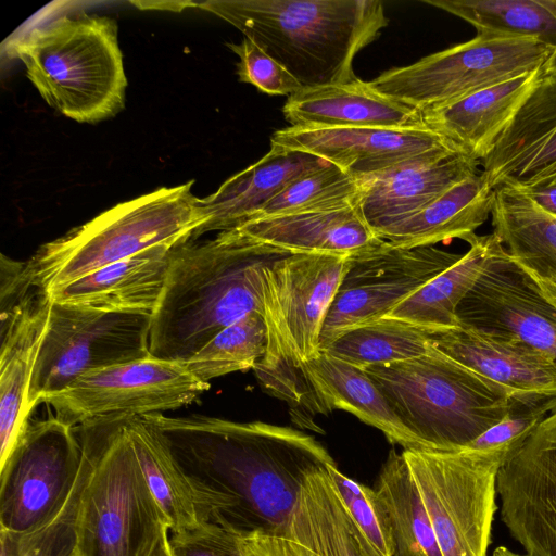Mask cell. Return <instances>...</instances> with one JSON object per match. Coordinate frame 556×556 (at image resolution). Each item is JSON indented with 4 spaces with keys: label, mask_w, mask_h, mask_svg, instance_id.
Listing matches in <instances>:
<instances>
[{
    "label": "cell",
    "mask_w": 556,
    "mask_h": 556,
    "mask_svg": "<svg viewBox=\"0 0 556 556\" xmlns=\"http://www.w3.org/2000/svg\"><path fill=\"white\" fill-rule=\"evenodd\" d=\"M193 181L162 187L116 204L42 244L26 262L7 258L1 292L20 296L52 290L162 243L193 240L205 224Z\"/></svg>",
    "instance_id": "3957f363"
},
{
    "label": "cell",
    "mask_w": 556,
    "mask_h": 556,
    "mask_svg": "<svg viewBox=\"0 0 556 556\" xmlns=\"http://www.w3.org/2000/svg\"><path fill=\"white\" fill-rule=\"evenodd\" d=\"M327 471L353 525L364 556H393V540L383 503L375 489L343 475L334 465Z\"/></svg>",
    "instance_id": "74e56055"
},
{
    "label": "cell",
    "mask_w": 556,
    "mask_h": 556,
    "mask_svg": "<svg viewBox=\"0 0 556 556\" xmlns=\"http://www.w3.org/2000/svg\"><path fill=\"white\" fill-rule=\"evenodd\" d=\"M87 470L88 462L83 450L77 483L60 514L49 523L30 532L0 530V556H76V516Z\"/></svg>",
    "instance_id": "f35d334b"
},
{
    "label": "cell",
    "mask_w": 556,
    "mask_h": 556,
    "mask_svg": "<svg viewBox=\"0 0 556 556\" xmlns=\"http://www.w3.org/2000/svg\"><path fill=\"white\" fill-rule=\"evenodd\" d=\"M556 412V397L539 404L510 401L507 416L466 448L490 450L517 447L547 416Z\"/></svg>",
    "instance_id": "60d3db41"
},
{
    "label": "cell",
    "mask_w": 556,
    "mask_h": 556,
    "mask_svg": "<svg viewBox=\"0 0 556 556\" xmlns=\"http://www.w3.org/2000/svg\"><path fill=\"white\" fill-rule=\"evenodd\" d=\"M168 530L163 533L150 556H172L167 539Z\"/></svg>",
    "instance_id": "bcb514c9"
},
{
    "label": "cell",
    "mask_w": 556,
    "mask_h": 556,
    "mask_svg": "<svg viewBox=\"0 0 556 556\" xmlns=\"http://www.w3.org/2000/svg\"><path fill=\"white\" fill-rule=\"evenodd\" d=\"M375 490L388 514L393 556H442L427 509L403 453L390 451Z\"/></svg>",
    "instance_id": "d6a6232c"
},
{
    "label": "cell",
    "mask_w": 556,
    "mask_h": 556,
    "mask_svg": "<svg viewBox=\"0 0 556 556\" xmlns=\"http://www.w3.org/2000/svg\"><path fill=\"white\" fill-rule=\"evenodd\" d=\"M492 556H527V555H520L517 553H514L509 551L508 548L504 546H498L492 554Z\"/></svg>",
    "instance_id": "681fc988"
},
{
    "label": "cell",
    "mask_w": 556,
    "mask_h": 556,
    "mask_svg": "<svg viewBox=\"0 0 556 556\" xmlns=\"http://www.w3.org/2000/svg\"><path fill=\"white\" fill-rule=\"evenodd\" d=\"M328 163L311 153L270 144L261 160L228 178L214 193L200 199L205 224L194 239L205 232L241 227L291 181Z\"/></svg>",
    "instance_id": "d4e9b609"
},
{
    "label": "cell",
    "mask_w": 556,
    "mask_h": 556,
    "mask_svg": "<svg viewBox=\"0 0 556 556\" xmlns=\"http://www.w3.org/2000/svg\"><path fill=\"white\" fill-rule=\"evenodd\" d=\"M151 316L51 300L34 367L27 410L92 370L151 356Z\"/></svg>",
    "instance_id": "8fae6325"
},
{
    "label": "cell",
    "mask_w": 556,
    "mask_h": 556,
    "mask_svg": "<svg viewBox=\"0 0 556 556\" xmlns=\"http://www.w3.org/2000/svg\"><path fill=\"white\" fill-rule=\"evenodd\" d=\"M76 426L55 416L27 422L0 466V530L30 532L53 520L80 473Z\"/></svg>",
    "instance_id": "7c38bea8"
},
{
    "label": "cell",
    "mask_w": 556,
    "mask_h": 556,
    "mask_svg": "<svg viewBox=\"0 0 556 556\" xmlns=\"http://www.w3.org/2000/svg\"><path fill=\"white\" fill-rule=\"evenodd\" d=\"M285 538L320 556H364L327 468L302 485Z\"/></svg>",
    "instance_id": "1f68e13d"
},
{
    "label": "cell",
    "mask_w": 556,
    "mask_h": 556,
    "mask_svg": "<svg viewBox=\"0 0 556 556\" xmlns=\"http://www.w3.org/2000/svg\"><path fill=\"white\" fill-rule=\"evenodd\" d=\"M265 348L263 316L251 313L223 329L182 364L194 378L210 383L214 378L253 369Z\"/></svg>",
    "instance_id": "8d00e7d4"
},
{
    "label": "cell",
    "mask_w": 556,
    "mask_h": 556,
    "mask_svg": "<svg viewBox=\"0 0 556 556\" xmlns=\"http://www.w3.org/2000/svg\"><path fill=\"white\" fill-rule=\"evenodd\" d=\"M289 254L240 229L177 244L151 316L150 354L184 363L223 329L262 315L264 269Z\"/></svg>",
    "instance_id": "7a4b0ae2"
},
{
    "label": "cell",
    "mask_w": 556,
    "mask_h": 556,
    "mask_svg": "<svg viewBox=\"0 0 556 556\" xmlns=\"http://www.w3.org/2000/svg\"><path fill=\"white\" fill-rule=\"evenodd\" d=\"M349 256L293 253L264 269L266 348L253 370L265 392L288 404L292 421L313 431L320 429L305 368L320 353L324 323Z\"/></svg>",
    "instance_id": "5b68a950"
},
{
    "label": "cell",
    "mask_w": 556,
    "mask_h": 556,
    "mask_svg": "<svg viewBox=\"0 0 556 556\" xmlns=\"http://www.w3.org/2000/svg\"><path fill=\"white\" fill-rule=\"evenodd\" d=\"M430 348V330L386 316L349 330L323 352L365 370L418 357Z\"/></svg>",
    "instance_id": "e575fe53"
},
{
    "label": "cell",
    "mask_w": 556,
    "mask_h": 556,
    "mask_svg": "<svg viewBox=\"0 0 556 556\" xmlns=\"http://www.w3.org/2000/svg\"><path fill=\"white\" fill-rule=\"evenodd\" d=\"M492 194L484 177L475 174L379 237L403 248L434 245L454 238L466 240L491 215Z\"/></svg>",
    "instance_id": "83f0119b"
},
{
    "label": "cell",
    "mask_w": 556,
    "mask_h": 556,
    "mask_svg": "<svg viewBox=\"0 0 556 556\" xmlns=\"http://www.w3.org/2000/svg\"><path fill=\"white\" fill-rule=\"evenodd\" d=\"M481 163L491 189H523L556 170V76L541 74Z\"/></svg>",
    "instance_id": "ffe728a7"
},
{
    "label": "cell",
    "mask_w": 556,
    "mask_h": 556,
    "mask_svg": "<svg viewBox=\"0 0 556 556\" xmlns=\"http://www.w3.org/2000/svg\"><path fill=\"white\" fill-rule=\"evenodd\" d=\"M261 556H320L286 538L252 534L244 536Z\"/></svg>",
    "instance_id": "7bdbcfd3"
},
{
    "label": "cell",
    "mask_w": 556,
    "mask_h": 556,
    "mask_svg": "<svg viewBox=\"0 0 556 556\" xmlns=\"http://www.w3.org/2000/svg\"><path fill=\"white\" fill-rule=\"evenodd\" d=\"M458 324L511 338L556 363V306L500 242L456 309Z\"/></svg>",
    "instance_id": "9a60e30c"
},
{
    "label": "cell",
    "mask_w": 556,
    "mask_h": 556,
    "mask_svg": "<svg viewBox=\"0 0 556 556\" xmlns=\"http://www.w3.org/2000/svg\"><path fill=\"white\" fill-rule=\"evenodd\" d=\"M144 416L192 484L201 522L241 536L285 538L306 479L336 464L318 441L290 427L204 415Z\"/></svg>",
    "instance_id": "6da1fadb"
},
{
    "label": "cell",
    "mask_w": 556,
    "mask_h": 556,
    "mask_svg": "<svg viewBox=\"0 0 556 556\" xmlns=\"http://www.w3.org/2000/svg\"><path fill=\"white\" fill-rule=\"evenodd\" d=\"M493 233L531 276L556 281V217L509 185L493 189Z\"/></svg>",
    "instance_id": "f1b7e54d"
},
{
    "label": "cell",
    "mask_w": 556,
    "mask_h": 556,
    "mask_svg": "<svg viewBox=\"0 0 556 556\" xmlns=\"http://www.w3.org/2000/svg\"><path fill=\"white\" fill-rule=\"evenodd\" d=\"M471 24L477 35L531 37L555 47L556 0H424Z\"/></svg>",
    "instance_id": "836d02e7"
},
{
    "label": "cell",
    "mask_w": 556,
    "mask_h": 556,
    "mask_svg": "<svg viewBox=\"0 0 556 556\" xmlns=\"http://www.w3.org/2000/svg\"><path fill=\"white\" fill-rule=\"evenodd\" d=\"M501 518L527 556H556V412L503 462Z\"/></svg>",
    "instance_id": "2e32d148"
},
{
    "label": "cell",
    "mask_w": 556,
    "mask_h": 556,
    "mask_svg": "<svg viewBox=\"0 0 556 556\" xmlns=\"http://www.w3.org/2000/svg\"><path fill=\"white\" fill-rule=\"evenodd\" d=\"M51 299L30 290L1 307L0 466L28 422L27 396Z\"/></svg>",
    "instance_id": "44dd1931"
},
{
    "label": "cell",
    "mask_w": 556,
    "mask_h": 556,
    "mask_svg": "<svg viewBox=\"0 0 556 556\" xmlns=\"http://www.w3.org/2000/svg\"><path fill=\"white\" fill-rule=\"evenodd\" d=\"M282 113L290 126L301 128L425 127L420 112L357 77L348 83L302 88L288 97Z\"/></svg>",
    "instance_id": "7402d4cb"
},
{
    "label": "cell",
    "mask_w": 556,
    "mask_h": 556,
    "mask_svg": "<svg viewBox=\"0 0 556 556\" xmlns=\"http://www.w3.org/2000/svg\"><path fill=\"white\" fill-rule=\"evenodd\" d=\"M240 538L213 523L167 534L172 556H240Z\"/></svg>",
    "instance_id": "b9f144b4"
},
{
    "label": "cell",
    "mask_w": 556,
    "mask_h": 556,
    "mask_svg": "<svg viewBox=\"0 0 556 556\" xmlns=\"http://www.w3.org/2000/svg\"><path fill=\"white\" fill-rule=\"evenodd\" d=\"M125 416L76 426L88 462L76 516V556H150L168 529L144 479Z\"/></svg>",
    "instance_id": "8992f818"
},
{
    "label": "cell",
    "mask_w": 556,
    "mask_h": 556,
    "mask_svg": "<svg viewBox=\"0 0 556 556\" xmlns=\"http://www.w3.org/2000/svg\"><path fill=\"white\" fill-rule=\"evenodd\" d=\"M542 75L556 76V45L542 66Z\"/></svg>",
    "instance_id": "7dc6e473"
},
{
    "label": "cell",
    "mask_w": 556,
    "mask_h": 556,
    "mask_svg": "<svg viewBox=\"0 0 556 556\" xmlns=\"http://www.w3.org/2000/svg\"><path fill=\"white\" fill-rule=\"evenodd\" d=\"M462 255L434 245L397 247L383 239L351 254L324 323L320 352L349 330L388 316Z\"/></svg>",
    "instance_id": "4fadbf2b"
},
{
    "label": "cell",
    "mask_w": 556,
    "mask_h": 556,
    "mask_svg": "<svg viewBox=\"0 0 556 556\" xmlns=\"http://www.w3.org/2000/svg\"><path fill=\"white\" fill-rule=\"evenodd\" d=\"M210 389L182 363L149 356L84 374L47 396L55 417L77 426L121 415H147L187 406Z\"/></svg>",
    "instance_id": "5bb4252c"
},
{
    "label": "cell",
    "mask_w": 556,
    "mask_h": 556,
    "mask_svg": "<svg viewBox=\"0 0 556 556\" xmlns=\"http://www.w3.org/2000/svg\"><path fill=\"white\" fill-rule=\"evenodd\" d=\"M238 55V79L251 84L269 96H292L301 90V84L275 59L249 38L240 43H227Z\"/></svg>",
    "instance_id": "ab89813d"
},
{
    "label": "cell",
    "mask_w": 556,
    "mask_h": 556,
    "mask_svg": "<svg viewBox=\"0 0 556 556\" xmlns=\"http://www.w3.org/2000/svg\"><path fill=\"white\" fill-rule=\"evenodd\" d=\"M361 194L359 179L337 165L328 163L291 181L251 220L288 214L358 207Z\"/></svg>",
    "instance_id": "d590c367"
},
{
    "label": "cell",
    "mask_w": 556,
    "mask_h": 556,
    "mask_svg": "<svg viewBox=\"0 0 556 556\" xmlns=\"http://www.w3.org/2000/svg\"><path fill=\"white\" fill-rule=\"evenodd\" d=\"M431 344L505 390L510 401L539 404L556 397V363L507 337L458 324L430 330Z\"/></svg>",
    "instance_id": "ac0fdd59"
},
{
    "label": "cell",
    "mask_w": 556,
    "mask_h": 556,
    "mask_svg": "<svg viewBox=\"0 0 556 556\" xmlns=\"http://www.w3.org/2000/svg\"><path fill=\"white\" fill-rule=\"evenodd\" d=\"M240 556H261L244 538H240Z\"/></svg>",
    "instance_id": "c3c4849f"
},
{
    "label": "cell",
    "mask_w": 556,
    "mask_h": 556,
    "mask_svg": "<svg viewBox=\"0 0 556 556\" xmlns=\"http://www.w3.org/2000/svg\"><path fill=\"white\" fill-rule=\"evenodd\" d=\"M531 277L535 280L542 294L556 306V281L533 276Z\"/></svg>",
    "instance_id": "f6af8a7d"
},
{
    "label": "cell",
    "mask_w": 556,
    "mask_h": 556,
    "mask_svg": "<svg viewBox=\"0 0 556 556\" xmlns=\"http://www.w3.org/2000/svg\"><path fill=\"white\" fill-rule=\"evenodd\" d=\"M270 144L311 153L359 180L431 151H460L426 127L391 129L290 126L276 130Z\"/></svg>",
    "instance_id": "e0dca14e"
},
{
    "label": "cell",
    "mask_w": 556,
    "mask_h": 556,
    "mask_svg": "<svg viewBox=\"0 0 556 556\" xmlns=\"http://www.w3.org/2000/svg\"><path fill=\"white\" fill-rule=\"evenodd\" d=\"M478 164V160L455 149L421 154L361 179L358 210L379 237L456 184L477 174Z\"/></svg>",
    "instance_id": "d6986e66"
},
{
    "label": "cell",
    "mask_w": 556,
    "mask_h": 556,
    "mask_svg": "<svg viewBox=\"0 0 556 556\" xmlns=\"http://www.w3.org/2000/svg\"><path fill=\"white\" fill-rule=\"evenodd\" d=\"M305 374L315 416L343 409L380 430L390 443L403 450L420 451L418 440L401 422L365 370L320 352L307 363Z\"/></svg>",
    "instance_id": "484cf974"
},
{
    "label": "cell",
    "mask_w": 556,
    "mask_h": 556,
    "mask_svg": "<svg viewBox=\"0 0 556 556\" xmlns=\"http://www.w3.org/2000/svg\"><path fill=\"white\" fill-rule=\"evenodd\" d=\"M542 68L421 113L426 128L481 162L532 92Z\"/></svg>",
    "instance_id": "cb8c5ba5"
},
{
    "label": "cell",
    "mask_w": 556,
    "mask_h": 556,
    "mask_svg": "<svg viewBox=\"0 0 556 556\" xmlns=\"http://www.w3.org/2000/svg\"><path fill=\"white\" fill-rule=\"evenodd\" d=\"M520 190L541 208L556 217V170Z\"/></svg>",
    "instance_id": "ee69618b"
},
{
    "label": "cell",
    "mask_w": 556,
    "mask_h": 556,
    "mask_svg": "<svg viewBox=\"0 0 556 556\" xmlns=\"http://www.w3.org/2000/svg\"><path fill=\"white\" fill-rule=\"evenodd\" d=\"M552 51L536 38L477 35L413 64L390 68L369 83L422 113L542 68Z\"/></svg>",
    "instance_id": "30bf717a"
},
{
    "label": "cell",
    "mask_w": 556,
    "mask_h": 556,
    "mask_svg": "<svg viewBox=\"0 0 556 556\" xmlns=\"http://www.w3.org/2000/svg\"><path fill=\"white\" fill-rule=\"evenodd\" d=\"M125 425L150 491L170 532L199 527L195 492L167 442L144 415H126Z\"/></svg>",
    "instance_id": "f546056e"
},
{
    "label": "cell",
    "mask_w": 556,
    "mask_h": 556,
    "mask_svg": "<svg viewBox=\"0 0 556 556\" xmlns=\"http://www.w3.org/2000/svg\"><path fill=\"white\" fill-rule=\"evenodd\" d=\"M509 448L403 450L442 556H486Z\"/></svg>",
    "instance_id": "9c48e42d"
},
{
    "label": "cell",
    "mask_w": 556,
    "mask_h": 556,
    "mask_svg": "<svg viewBox=\"0 0 556 556\" xmlns=\"http://www.w3.org/2000/svg\"><path fill=\"white\" fill-rule=\"evenodd\" d=\"M469 250L454 265L401 302L388 316L428 330L458 325L456 309L501 242L492 232L465 240Z\"/></svg>",
    "instance_id": "4dcf8cb0"
},
{
    "label": "cell",
    "mask_w": 556,
    "mask_h": 556,
    "mask_svg": "<svg viewBox=\"0 0 556 556\" xmlns=\"http://www.w3.org/2000/svg\"><path fill=\"white\" fill-rule=\"evenodd\" d=\"M197 7L239 29L303 88L355 79L356 54L389 23L379 0H211Z\"/></svg>",
    "instance_id": "277c9868"
},
{
    "label": "cell",
    "mask_w": 556,
    "mask_h": 556,
    "mask_svg": "<svg viewBox=\"0 0 556 556\" xmlns=\"http://www.w3.org/2000/svg\"><path fill=\"white\" fill-rule=\"evenodd\" d=\"M237 229L291 253L351 255L382 240L358 207L257 218Z\"/></svg>",
    "instance_id": "4316f807"
},
{
    "label": "cell",
    "mask_w": 556,
    "mask_h": 556,
    "mask_svg": "<svg viewBox=\"0 0 556 556\" xmlns=\"http://www.w3.org/2000/svg\"><path fill=\"white\" fill-rule=\"evenodd\" d=\"M365 371L420 451L466 448L509 412L505 390L432 344L418 357Z\"/></svg>",
    "instance_id": "ba28073f"
},
{
    "label": "cell",
    "mask_w": 556,
    "mask_h": 556,
    "mask_svg": "<svg viewBox=\"0 0 556 556\" xmlns=\"http://www.w3.org/2000/svg\"><path fill=\"white\" fill-rule=\"evenodd\" d=\"M177 244L151 247L59 287L48 295L55 302L152 316Z\"/></svg>",
    "instance_id": "603a6c76"
},
{
    "label": "cell",
    "mask_w": 556,
    "mask_h": 556,
    "mask_svg": "<svg viewBox=\"0 0 556 556\" xmlns=\"http://www.w3.org/2000/svg\"><path fill=\"white\" fill-rule=\"evenodd\" d=\"M42 99L78 123H97L125 103L127 78L116 21L64 15L31 28L11 45Z\"/></svg>",
    "instance_id": "52a82bcc"
}]
</instances>
